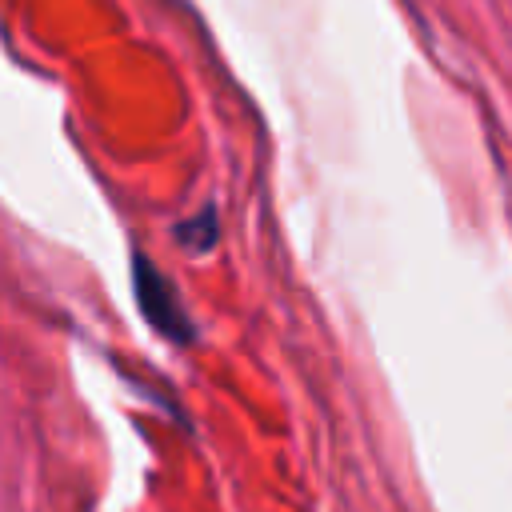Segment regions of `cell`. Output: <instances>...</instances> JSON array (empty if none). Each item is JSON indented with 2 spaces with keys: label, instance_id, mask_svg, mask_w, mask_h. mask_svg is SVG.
Wrapping results in <instances>:
<instances>
[{
  "label": "cell",
  "instance_id": "cell-2",
  "mask_svg": "<svg viewBox=\"0 0 512 512\" xmlns=\"http://www.w3.org/2000/svg\"><path fill=\"white\" fill-rule=\"evenodd\" d=\"M172 240L192 256H208L220 244V208H216V200H204L192 216L176 220L172 224Z\"/></svg>",
  "mask_w": 512,
  "mask_h": 512
},
{
  "label": "cell",
  "instance_id": "cell-1",
  "mask_svg": "<svg viewBox=\"0 0 512 512\" xmlns=\"http://www.w3.org/2000/svg\"><path fill=\"white\" fill-rule=\"evenodd\" d=\"M132 296H136L140 316H144V320L152 324V332H160L168 344L192 348V344L200 340L196 320H192V312H188L180 288H176L172 276H168L160 264H152V256L140 252V248L132 252Z\"/></svg>",
  "mask_w": 512,
  "mask_h": 512
}]
</instances>
